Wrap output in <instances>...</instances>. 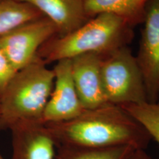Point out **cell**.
<instances>
[{
    "mask_svg": "<svg viewBox=\"0 0 159 159\" xmlns=\"http://www.w3.org/2000/svg\"><path fill=\"white\" fill-rule=\"evenodd\" d=\"M16 71L0 44V96Z\"/></svg>",
    "mask_w": 159,
    "mask_h": 159,
    "instance_id": "9a60e30c",
    "label": "cell"
},
{
    "mask_svg": "<svg viewBox=\"0 0 159 159\" xmlns=\"http://www.w3.org/2000/svg\"><path fill=\"white\" fill-rule=\"evenodd\" d=\"M102 55L86 53L71 59L75 88L84 109L94 108L108 103L104 94L101 75Z\"/></svg>",
    "mask_w": 159,
    "mask_h": 159,
    "instance_id": "ba28073f",
    "label": "cell"
},
{
    "mask_svg": "<svg viewBox=\"0 0 159 159\" xmlns=\"http://www.w3.org/2000/svg\"><path fill=\"white\" fill-rule=\"evenodd\" d=\"M101 75L107 102L120 106L148 102L142 72L128 46L102 55Z\"/></svg>",
    "mask_w": 159,
    "mask_h": 159,
    "instance_id": "277c9868",
    "label": "cell"
},
{
    "mask_svg": "<svg viewBox=\"0 0 159 159\" xmlns=\"http://www.w3.org/2000/svg\"><path fill=\"white\" fill-rule=\"evenodd\" d=\"M136 59L142 72L147 101L155 103L159 97V0H149Z\"/></svg>",
    "mask_w": 159,
    "mask_h": 159,
    "instance_id": "8992f818",
    "label": "cell"
},
{
    "mask_svg": "<svg viewBox=\"0 0 159 159\" xmlns=\"http://www.w3.org/2000/svg\"><path fill=\"white\" fill-rule=\"evenodd\" d=\"M52 70L55 75L54 85L43 111V124L70 120L85 110L75 88L71 59L57 61Z\"/></svg>",
    "mask_w": 159,
    "mask_h": 159,
    "instance_id": "52a82bcc",
    "label": "cell"
},
{
    "mask_svg": "<svg viewBox=\"0 0 159 159\" xmlns=\"http://www.w3.org/2000/svg\"><path fill=\"white\" fill-rule=\"evenodd\" d=\"M54 80L52 69L38 57L17 71L0 96V130H11L21 123L42 122Z\"/></svg>",
    "mask_w": 159,
    "mask_h": 159,
    "instance_id": "3957f363",
    "label": "cell"
},
{
    "mask_svg": "<svg viewBox=\"0 0 159 159\" xmlns=\"http://www.w3.org/2000/svg\"><path fill=\"white\" fill-rule=\"evenodd\" d=\"M122 107L144 126L152 139L159 144V97L155 103L146 102L125 105Z\"/></svg>",
    "mask_w": 159,
    "mask_h": 159,
    "instance_id": "5bb4252c",
    "label": "cell"
},
{
    "mask_svg": "<svg viewBox=\"0 0 159 159\" xmlns=\"http://www.w3.org/2000/svg\"><path fill=\"white\" fill-rule=\"evenodd\" d=\"M29 3L56 27L57 36H63L77 30L88 21L84 0H19Z\"/></svg>",
    "mask_w": 159,
    "mask_h": 159,
    "instance_id": "30bf717a",
    "label": "cell"
},
{
    "mask_svg": "<svg viewBox=\"0 0 159 159\" xmlns=\"http://www.w3.org/2000/svg\"><path fill=\"white\" fill-rule=\"evenodd\" d=\"M134 150L130 147L93 149L58 146L55 159H127Z\"/></svg>",
    "mask_w": 159,
    "mask_h": 159,
    "instance_id": "4fadbf2b",
    "label": "cell"
},
{
    "mask_svg": "<svg viewBox=\"0 0 159 159\" xmlns=\"http://www.w3.org/2000/svg\"><path fill=\"white\" fill-rule=\"evenodd\" d=\"M45 125L57 147H130L134 150H146L152 140L144 126L128 111L111 103L85 109L70 120Z\"/></svg>",
    "mask_w": 159,
    "mask_h": 159,
    "instance_id": "6da1fadb",
    "label": "cell"
},
{
    "mask_svg": "<svg viewBox=\"0 0 159 159\" xmlns=\"http://www.w3.org/2000/svg\"><path fill=\"white\" fill-rule=\"evenodd\" d=\"M57 34L54 24L43 16L0 36V44L13 68L19 71L33 62L40 47Z\"/></svg>",
    "mask_w": 159,
    "mask_h": 159,
    "instance_id": "5b68a950",
    "label": "cell"
},
{
    "mask_svg": "<svg viewBox=\"0 0 159 159\" xmlns=\"http://www.w3.org/2000/svg\"><path fill=\"white\" fill-rule=\"evenodd\" d=\"M149 0H84L85 16L89 19L107 13L119 18L134 28L143 25Z\"/></svg>",
    "mask_w": 159,
    "mask_h": 159,
    "instance_id": "8fae6325",
    "label": "cell"
},
{
    "mask_svg": "<svg viewBox=\"0 0 159 159\" xmlns=\"http://www.w3.org/2000/svg\"><path fill=\"white\" fill-rule=\"evenodd\" d=\"M127 159H153L146 152L145 150H136Z\"/></svg>",
    "mask_w": 159,
    "mask_h": 159,
    "instance_id": "2e32d148",
    "label": "cell"
},
{
    "mask_svg": "<svg viewBox=\"0 0 159 159\" xmlns=\"http://www.w3.org/2000/svg\"><path fill=\"white\" fill-rule=\"evenodd\" d=\"M11 159H55L57 145L42 122H26L11 129Z\"/></svg>",
    "mask_w": 159,
    "mask_h": 159,
    "instance_id": "9c48e42d",
    "label": "cell"
},
{
    "mask_svg": "<svg viewBox=\"0 0 159 159\" xmlns=\"http://www.w3.org/2000/svg\"><path fill=\"white\" fill-rule=\"evenodd\" d=\"M43 16L41 11L29 3L19 0H0V36Z\"/></svg>",
    "mask_w": 159,
    "mask_h": 159,
    "instance_id": "7c38bea8",
    "label": "cell"
},
{
    "mask_svg": "<svg viewBox=\"0 0 159 159\" xmlns=\"http://www.w3.org/2000/svg\"><path fill=\"white\" fill-rule=\"evenodd\" d=\"M134 37L133 27L115 16L103 13L69 34L51 38L40 47L37 57L47 65L86 53L105 55L128 46Z\"/></svg>",
    "mask_w": 159,
    "mask_h": 159,
    "instance_id": "7a4b0ae2",
    "label": "cell"
},
{
    "mask_svg": "<svg viewBox=\"0 0 159 159\" xmlns=\"http://www.w3.org/2000/svg\"><path fill=\"white\" fill-rule=\"evenodd\" d=\"M0 159H5V158H4L3 157V156L2 155V153H1V152H0Z\"/></svg>",
    "mask_w": 159,
    "mask_h": 159,
    "instance_id": "e0dca14e",
    "label": "cell"
}]
</instances>
